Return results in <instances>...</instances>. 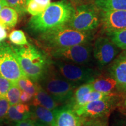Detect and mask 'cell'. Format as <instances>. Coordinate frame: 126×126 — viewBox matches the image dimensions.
<instances>
[{
    "label": "cell",
    "mask_w": 126,
    "mask_h": 126,
    "mask_svg": "<svg viewBox=\"0 0 126 126\" xmlns=\"http://www.w3.org/2000/svg\"><path fill=\"white\" fill-rule=\"evenodd\" d=\"M74 8L71 3L64 0L50 3L43 12L31 17L28 23V29L33 34L40 35L49 30L67 25Z\"/></svg>",
    "instance_id": "cell-1"
},
{
    "label": "cell",
    "mask_w": 126,
    "mask_h": 126,
    "mask_svg": "<svg viewBox=\"0 0 126 126\" xmlns=\"http://www.w3.org/2000/svg\"><path fill=\"white\" fill-rule=\"evenodd\" d=\"M14 53L25 75L38 83L52 63V60L34 45L11 46Z\"/></svg>",
    "instance_id": "cell-2"
},
{
    "label": "cell",
    "mask_w": 126,
    "mask_h": 126,
    "mask_svg": "<svg viewBox=\"0 0 126 126\" xmlns=\"http://www.w3.org/2000/svg\"><path fill=\"white\" fill-rule=\"evenodd\" d=\"M94 33L83 32L63 25L39 35L40 42L50 50L92 42Z\"/></svg>",
    "instance_id": "cell-3"
},
{
    "label": "cell",
    "mask_w": 126,
    "mask_h": 126,
    "mask_svg": "<svg viewBox=\"0 0 126 126\" xmlns=\"http://www.w3.org/2000/svg\"><path fill=\"white\" fill-rule=\"evenodd\" d=\"M38 83L59 103H67L77 88L65 79L52 63Z\"/></svg>",
    "instance_id": "cell-4"
},
{
    "label": "cell",
    "mask_w": 126,
    "mask_h": 126,
    "mask_svg": "<svg viewBox=\"0 0 126 126\" xmlns=\"http://www.w3.org/2000/svg\"><path fill=\"white\" fill-rule=\"evenodd\" d=\"M67 25L77 31L94 33L100 25V10L94 2L78 5Z\"/></svg>",
    "instance_id": "cell-5"
},
{
    "label": "cell",
    "mask_w": 126,
    "mask_h": 126,
    "mask_svg": "<svg viewBox=\"0 0 126 126\" xmlns=\"http://www.w3.org/2000/svg\"><path fill=\"white\" fill-rule=\"evenodd\" d=\"M52 64L65 79L76 87L92 82L102 73L99 69L59 60H52Z\"/></svg>",
    "instance_id": "cell-6"
},
{
    "label": "cell",
    "mask_w": 126,
    "mask_h": 126,
    "mask_svg": "<svg viewBox=\"0 0 126 126\" xmlns=\"http://www.w3.org/2000/svg\"><path fill=\"white\" fill-rule=\"evenodd\" d=\"M92 50V42H89L51 50H50V53L55 60L93 67L92 65L94 61Z\"/></svg>",
    "instance_id": "cell-7"
},
{
    "label": "cell",
    "mask_w": 126,
    "mask_h": 126,
    "mask_svg": "<svg viewBox=\"0 0 126 126\" xmlns=\"http://www.w3.org/2000/svg\"><path fill=\"white\" fill-rule=\"evenodd\" d=\"M123 97L121 94H117L109 98L88 102L74 111L82 119L109 117L113 110L119 106Z\"/></svg>",
    "instance_id": "cell-8"
},
{
    "label": "cell",
    "mask_w": 126,
    "mask_h": 126,
    "mask_svg": "<svg viewBox=\"0 0 126 126\" xmlns=\"http://www.w3.org/2000/svg\"><path fill=\"white\" fill-rule=\"evenodd\" d=\"M0 75L12 83L26 77L19 64L11 46L7 42H0Z\"/></svg>",
    "instance_id": "cell-9"
},
{
    "label": "cell",
    "mask_w": 126,
    "mask_h": 126,
    "mask_svg": "<svg viewBox=\"0 0 126 126\" xmlns=\"http://www.w3.org/2000/svg\"><path fill=\"white\" fill-rule=\"evenodd\" d=\"M120 48L107 36H99L93 45L92 55L97 69L102 70L120 53Z\"/></svg>",
    "instance_id": "cell-10"
},
{
    "label": "cell",
    "mask_w": 126,
    "mask_h": 126,
    "mask_svg": "<svg viewBox=\"0 0 126 126\" xmlns=\"http://www.w3.org/2000/svg\"><path fill=\"white\" fill-rule=\"evenodd\" d=\"M107 73L116 82L118 94L126 96V50L120 53L108 65Z\"/></svg>",
    "instance_id": "cell-11"
},
{
    "label": "cell",
    "mask_w": 126,
    "mask_h": 126,
    "mask_svg": "<svg viewBox=\"0 0 126 126\" xmlns=\"http://www.w3.org/2000/svg\"><path fill=\"white\" fill-rule=\"evenodd\" d=\"M100 18L105 35L126 28V10L100 11Z\"/></svg>",
    "instance_id": "cell-12"
},
{
    "label": "cell",
    "mask_w": 126,
    "mask_h": 126,
    "mask_svg": "<svg viewBox=\"0 0 126 126\" xmlns=\"http://www.w3.org/2000/svg\"><path fill=\"white\" fill-rule=\"evenodd\" d=\"M54 111V120L51 126H81L82 118L66 104L59 106Z\"/></svg>",
    "instance_id": "cell-13"
},
{
    "label": "cell",
    "mask_w": 126,
    "mask_h": 126,
    "mask_svg": "<svg viewBox=\"0 0 126 126\" xmlns=\"http://www.w3.org/2000/svg\"><path fill=\"white\" fill-rule=\"evenodd\" d=\"M59 104L38 83H36V91L32 100V105L40 106L50 110H54L59 107Z\"/></svg>",
    "instance_id": "cell-14"
},
{
    "label": "cell",
    "mask_w": 126,
    "mask_h": 126,
    "mask_svg": "<svg viewBox=\"0 0 126 126\" xmlns=\"http://www.w3.org/2000/svg\"><path fill=\"white\" fill-rule=\"evenodd\" d=\"M31 117V106L27 103H19L9 105L5 119L9 122L17 123Z\"/></svg>",
    "instance_id": "cell-15"
},
{
    "label": "cell",
    "mask_w": 126,
    "mask_h": 126,
    "mask_svg": "<svg viewBox=\"0 0 126 126\" xmlns=\"http://www.w3.org/2000/svg\"><path fill=\"white\" fill-rule=\"evenodd\" d=\"M31 119L43 126H51L54 122L55 111L40 106H31Z\"/></svg>",
    "instance_id": "cell-16"
},
{
    "label": "cell",
    "mask_w": 126,
    "mask_h": 126,
    "mask_svg": "<svg viewBox=\"0 0 126 126\" xmlns=\"http://www.w3.org/2000/svg\"><path fill=\"white\" fill-rule=\"evenodd\" d=\"M91 84L93 90L105 93H117L116 82L108 73H101Z\"/></svg>",
    "instance_id": "cell-17"
},
{
    "label": "cell",
    "mask_w": 126,
    "mask_h": 126,
    "mask_svg": "<svg viewBox=\"0 0 126 126\" xmlns=\"http://www.w3.org/2000/svg\"><path fill=\"white\" fill-rule=\"evenodd\" d=\"M93 90L91 83L79 86L75 89L70 100L65 104L72 110H75L79 107L85 105V97L88 93Z\"/></svg>",
    "instance_id": "cell-18"
},
{
    "label": "cell",
    "mask_w": 126,
    "mask_h": 126,
    "mask_svg": "<svg viewBox=\"0 0 126 126\" xmlns=\"http://www.w3.org/2000/svg\"><path fill=\"white\" fill-rule=\"evenodd\" d=\"M18 21V13L15 9L9 6H5L0 12V22L7 29L14 27Z\"/></svg>",
    "instance_id": "cell-19"
},
{
    "label": "cell",
    "mask_w": 126,
    "mask_h": 126,
    "mask_svg": "<svg viewBox=\"0 0 126 126\" xmlns=\"http://www.w3.org/2000/svg\"><path fill=\"white\" fill-rule=\"evenodd\" d=\"M100 11L126 10V0H94Z\"/></svg>",
    "instance_id": "cell-20"
},
{
    "label": "cell",
    "mask_w": 126,
    "mask_h": 126,
    "mask_svg": "<svg viewBox=\"0 0 126 126\" xmlns=\"http://www.w3.org/2000/svg\"><path fill=\"white\" fill-rule=\"evenodd\" d=\"M122 50H126V28L106 35Z\"/></svg>",
    "instance_id": "cell-21"
},
{
    "label": "cell",
    "mask_w": 126,
    "mask_h": 126,
    "mask_svg": "<svg viewBox=\"0 0 126 126\" xmlns=\"http://www.w3.org/2000/svg\"><path fill=\"white\" fill-rule=\"evenodd\" d=\"M21 89L19 88L16 83H12L11 86L8 90L5 96V98L8 102L9 105H16L20 103V97Z\"/></svg>",
    "instance_id": "cell-22"
},
{
    "label": "cell",
    "mask_w": 126,
    "mask_h": 126,
    "mask_svg": "<svg viewBox=\"0 0 126 126\" xmlns=\"http://www.w3.org/2000/svg\"><path fill=\"white\" fill-rule=\"evenodd\" d=\"M21 91H25L29 94L34 96L36 91V83L34 82L27 77L20 78L16 82Z\"/></svg>",
    "instance_id": "cell-23"
},
{
    "label": "cell",
    "mask_w": 126,
    "mask_h": 126,
    "mask_svg": "<svg viewBox=\"0 0 126 126\" xmlns=\"http://www.w3.org/2000/svg\"><path fill=\"white\" fill-rule=\"evenodd\" d=\"M9 39L11 42L16 46L27 45L28 42L24 32L21 30H14L9 34Z\"/></svg>",
    "instance_id": "cell-24"
},
{
    "label": "cell",
    "mask_w": 126,
    "mask_h": 126,
    "mask_svg": "<svg viewBox=\"0 0 126 126\" xmlns=\"http://www.w3.org/2000/svg\"><path fill=\"white\" fill-rule=\"evenodd\" d=\"M117 94H119L118 93H105L92 90L86 94L85 100V103H87L88 102L94 101V100H102V99L109 98V97H112Z\"/></svg>",
    "instance_id": "cell-25"
},
{
    "label": "cell",
    "mask_w": 126,
    "mask_h": 126,
    "mask_svg": "<svg viewBox=\"0 0 126 126\" xmlns=\"http://www.w3.org/2000/svg\"><path fill=\"white\" fill-rule=\"evenodd\" d=\"M81 126H109L108 117L82 119Z\"/></svg>",
    "instance_id": "cell-26"
},
{
    "label": "cell",
    "mask_w": 126,
    "mask_h": 126,
    "mask_svg": "<svg viewBox=\"0 0 126 126\" xmlns=\"http://www.w3.org/2000/svg\"><path fill=\"white\" fill-rule=\"evenodd\" d=\"M25 8L26 12H28L32 16H34L43 12L46 8L40 5L34 0H26Z\"/></svg>",
    "instance_id": "cell-27"
},
{
    "label": "cell",
    "mask_w": 126,
    "mask_h": 126,
    "mask_svg": "<svg viewBox=\"0 0 126 126\" xmlns=\"http://www.w3.org/2000/svg\"><path fill=\"white\" fill-rule=\"evenodd\" d=\"M8 6L16 11L18 14H22L26 12V0H5Z\"/></svg>",
    "instance_id": "cell-28"
},
{
    "label": "cell",
    "mask_w": 126,
    "mask_h": 126,
    "mask_svg": "<svg viewBox=\"0 0 126 126\" xmlns=\"http://www.w3.org/2000/svg\"><path fill=\"white\" fill-rule=\"evenodd\" d=\"M11 85V82L0 75V98H5V96Z\"/></svg>",
    "instance_id": "cell-29"
},
{
    "label": "cell",
    "mask_w": 126,
    "mask_h": 126,
    "mask_svg": "<svg viewBox=\"0 0 126 126\" xmlns=\"http://www.w3.org/2000/svg\"><path fill=\"white\" fill-rule=\"evenodd\" d=\"M9 104L5 98H0V123L5 120Z\"/></svg>",
    "instance_id": "cell-30"
},
{
    "label": "cell",
    "mask_w": 126,
    "mask_h": 126,
    "mask_svg": "<svg viewBox=\"0 0 126 126\" xmlns=\"http://www.w3.org/2000/svg\"><path fill=\"white\" fill-rule=\"evenodd\" d=\"M15 126H43L41 124L38 123L37 122L33 119H28L20 121V122L16 123Z\"/></svg>",
    "instance_id": "cell-31"
},
{
    "label": "cell",
    "mask_w": 126,
    "mask_h": 126,
    "mask_svg": "<svg viewBox=\"0 0 126 126\" xmlns=\"http://www.w3.org/2000/svg\"><path fill=\"white\" fill-rule=\"evenodd\" d=\"M33 96L29 94V93L25 92V91H21V94H20V103H26L32 100Z\"/></svg>",
    "instance_id": "cell-32"
},
{
    "label": "cell",
    "mask_w": 126,
    "mask_h": 126,
    "mask_svg": "<svg viewBox=\"0 0 126 126\" xmlns=\"http://www.w3.org/2000/svg\"><path fill=\"white\" fill-rule=\"evenodd\" d=\"M7 36V28L2 23L0 22V42L4 41V39H6Z\"/></svg>",
    "instance_id": "cell-33"
},
{
    "label": "cell",
    "mask_w": 126,
    "mask_h": 126,
    "mask_svg": "<svg viewBox=\"0 0 126 126\" xmlns=\"http://www.w3.org/2000/svg\"><path fill=\"white\" fill-rule=\"evenodd\" d=\"M113 126H126V118H117L114 120Z\"/></svg>",
    "instance_id": "cell-34"
},
{
    "label": "cell",
    "mask_w": 126,
    "mask_h": 126,
    "mask_svg": "<svg viewBox=\"0 0 126 126\" xmlns=\"http://www.w3.org/2000/svg\"><path fill=\"white\" fill-rule=\"evenodd\" d=\"M34 1H36L40 5L46 8L51 3V0H34Z\"/></svg>",
    "instance_id": "cell-35"
},
{
    "label": "cell",
    "mask_w": 126,
    "mask_h": 126,
    "mask_svg": "<svg viewBox=\"0 0 126 126\" xmlns=\"http://www.w3.org/2000/svg\"><path fill=\"white\" fill-rule=\"evenodd\" d=\"M64 1H68V2H71L74 6V7L78 5L89 2V1H87V0H64Z\"/></svg>",
    "instance_id": "cell-36"
},
{
    "label": "cell",
    "mask_w": 126,
    "mask_h": 126,
    "mask_svg": "<svg viewBox=\"0 0 126 126\" xmlns=\"http://www.w3.org/2000/svg\"><path fill=\"white\" fill-rule=\"evenodd\" d=\"M5 6H8L7 2H6L5 0H0V12H1V9Z\"/></svg>",
    "instance_id": "cell-37"
},
{
    "label": "cell",
    "mask_w": 126,
    "mask_h": 126,
    "mask_svg": "<svg viewBox=\"0 0 126 126\" xmlns=\"http://www.w3.org/2000/svg\"><path fill=\"white\" fill-rule=\"evenodd\" d=\"M124 106H125L126 108V100H124Z\"/></svg>",
    "instance_id": "cell-38"
},
{
    "label": "cell",
    "mask_w": 126,
    "mask_h": 126,
    "mask_svg": "<svg viewBox=\"0 0 126 126\" xmlns=\"http://www.w3.org/2000/svg\"><path fill=\"white\" fill-rule=\"evenodd\" d=\"M124 115H125V116H126V110L125 111H124Z\"/></svg>",
    "instance_id": "cell-39"
}]
</instances>
